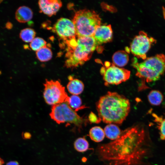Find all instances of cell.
Returning a JSON list of instances; mask_svg holds the SVG:
<instances>
[{"instance_id":"6da1fadb","label":"cell","mask_w":165,"mask_h":165,"mask_svg":"<svg viewBox=\"0 0 165 165\" xmlns=\"http://www.w3.org/2000/svg\"><path fill=\"white\" fill-rule=\"evenodd\" d=\"M146 138L144 127L134 125L122 131L114 141L99 145L96 154L106 165H137L146 152Z\"/></svg>"},{"instance_id":"7a4b0ae2","label":"cell","mask_w":165,"mask_h":165,"mask_svg":"<svg viewBox=\"0 0 165 165\" xmlns=\"http://www.w3.org/2000/svg\"><path fill=\"white\" fill-rule=\"evenodd\" d=\"M99 117L106 123L122 124L130 109L129 100L116 92L108 91L101 97L97 103Z\"/></svg>"},{"instance_id":"3957f363","label":"cell","mask_w":165,"mask_h":165,"mask_svg":"<svg viewBox=\"0 0 165 165\" xmlns=\"http://www.w3.org/2000/svg\"><path fill=\"white\" fill-rule=\"evenodd\" d=\"M98 46L93 37H77L76 46L66 48L65 66L73 69L82 65L90 58Z\"/></svg>"},{"instance_id":"277c9868","label":"cell","mask_w":165,"mask_h":165,"mask_svg":"<svg viewBox=\"0 0 165 165\" xmlns=\"http://www.w3.org/2000/svg\"><path fill=\"white\" fill-rule=\"evenodd\" d=\"M101 19L95 11L86 9L75 13L72 22L77 37H93L97 28L101 25Z\"/></svg>"},{"instance_id":"5b68a950","label":"cell","mask_w":165,"mask_h":165,"mask_svg":"<svg viewBox=\"0 0 165 165\" xmlns=\"http://www.w3.org/2000/svg\"><path fill=\"white\" fill-rule=\"evenodd\" d=\"M50 116L52 119L58 124L66 123L77 127L79 131L86 125L87 120L79 116L65 102L52 106Z\"/></svg>"},{"instance_id":"8992f818","label":"cell","mask_w":165,"mask_h":165,"mask_svg":"<svg viewBox=\"0 0 165 165\" xmlns=\"http://www.w3.org/2000/svg\"><path fill=\"white\" fill-rule=\"evenodd\" d=\"M44 86L43 96L47 104L53 106L68 101L69 97L65 87L58 81L46 79Z\"/></svg>"},{"instance_id":"52a82bcc","label":"cell","mask_w":165,"mask_h":165,"mask_svg":"<svg viewBox=\"0 0 165 165\" xmlns=\"http://www.w3.org/2000/svg\"><path fill=\"white\" fill-rule=\"evenodd\" d=\"M105 67H103L100 73L103 75L105 85L109 84L118 85L128 80L130 76V71L116 66L113 64H111L106 62Z\"/></svg>"},{"instance_id":"ba28073f","label":"cell","mask_w":165,"mask_h":165,"mask_svg":"<svg viewBox=\"0 0 165 165\" xmlns=\"http://www.w3.org/2000/svg\"><path fill=\"white\" fill-rule=\"evenodd\" d=\"M156 42V40L153 37H149L144 31H141L131 42L130 51L138 58L145 60L147 58V53L152 45Z\"/></svg>"},{"instance_id":"9c48e42d","label":"cell","mask_w":165,"mask_h":165,"mask_svg":"<svg viewBox=\"0 0 165 165\" xmlns=\"http://www.w3.org/2000/svg\"><path fill=\"white\" fill-rule=\"evenodd\" d=\"M52 29L61 41L77 37L72 21L66 18H61L58 19Z\"/></svg>"},{"instance_id":"30bf717a","label":"cell","mask_w":165,"mask_h":165,"mask_svg":"<svg viewBox=\"0 0 165 165\" xmlns=\"http://www.w3.org/2000/svg\"><path fill=\"white\" fill-rule=\"evenodd\" d=\"M141 63L148 68L160 75L165 72V56L162 53L147 57Z\"/></svg>"},{"instance_id":"8fae6325","label":"cell","mask_w":165,"mask_h":165,"mask_svg":"<svg viewBox=\"0 0 165 165\" xmlns=\"http://www.w3.org/2000/svg\"><path fill=\"white\" fill-rule=\"evenodd\" d=\"M132 65L137 70L136 75L139 78L145 79L147 82L157 81L160 78L161 75L146 68L141 62H138L136 57L133 58Z\"/></svg>"},{"instance_id":"7c38bea8","label":"cell","mask_w":165,"mask_h":165,"mask_svg":"<svg viewBox=\"0 0 165 165\" xmlns=\"http://www.w3.org/2000/svg\"><path fill=\"white\" fill-rule=\"evenodd\" d=\"M94 38L98 46L111 41L112 31L111 25H100L96 29Z\"/></svg>"},{"instance_id":"4fadbf2b","label":"cell","mask_w":165,"mask_h":165,"mask_svg":"<svg viewBox=\"0 0 165 165\" xmlns=\"http://www.w3.org/2000/svg\"><path fill=\"white\" fill-rule=\"evenodd\" d=\"M38 4L40 12L49 16L55 15L62 5L59 0H40Z\"/></svg>"},{"instance_id":"5bb4252c","label":"cell","mask_w":165,"mask_h":165,"mask_svg":"<svg viewBox=\"0 0 165 165\" xmlns=\"http://www.w3.org/2000/svg\"><path fill=\"white\" fill-rule=\"evenodd\" d=\"M69 81L67 85L69 92L73 95H78L82 93L84 85L82 81L77 79H73L72 76L68 77Z\"/></svg>"},{"instance_id":"9a60e30c","label":"cell","mask_w":165,"mask_h":165,"mask_svg":"<svg viewBox=\"0 0 165 165\" xmlns=\"http://www.w3.org/2000/svg\"><path fill=\"white\" fill-rule=\"evenodd\" d=\"M33 13L28 7L23 6L19 7L15 13V18L19 22L24 23L31 20L33 17Z\"/></svg>"},{"instance_id":"2e32d148","label":"cell","mask_w":165,"mask_h":165,"mask_svg":"<svg viewBox=\"0 0 165 165\" xmlns=\"http://www.w3.org/2000/svg\"><path fill=\"white\" fill-rule=\"evenodd\" d=\"M129 56L126 52L120 50L116 52L113 55L112 60L113 64L119 67L126 65L129 61Z\"/></svg>"},{"instance_id":"e0dca14e","label":"cell","mask_w":165,"mask_h":165,"mask_svg":"<svg viewBox=\"0 0 165 165\" xmlns=\"http://www.w3.org/2000/svg\"><path fill=\"white\" fill-rule=\"evenodd\" d=\"M104 131L106 137L112 140L117 139L122 132L118 126L113 123L107 125L104 128Z\"/></svg>"},{"instance_id":"ac0fdd59","label":"cell","mask_w":165,"mask_h":165,"mask_svg":"<svg viewBox=\"0 0 165 165\" xmlns=\"http://www.w3.org/2000/svg\"><path fill=\"white\" fill-rule=\"evenodd\" d=\"M89 135L92 141L97 142L102 141L105 136L104 130L99 126L91 128L89 131Z\"/></svg>"},{"instance_id":"d6986e66","label":"cell","mask_w":165,"mask_h":165,"mask_svg":"<svg viewBox=\"0 0 165 165\" xmlns=\"http://www.w3.org/2000/svg\"><path fill=\"white\" fill-rule=\"evenodd\" d=\"M36 54L38 59L41 62L48 61L52 57V51L47 45L36 51Z\"/></svg>"},{"instance_id":"ffe728a7","label":"cell","mask_w":165,"mask_h":165,"mask_svg":"<svg viewBox=\"0 0 165 165\" xmlns=\"http://www.w3.org/2000/svg\"><path fill=\"white\" fill-rule=\"evenodd\" d=\"M148 100L149 103L153 105H160L162 102L163 97L162 94L157 90H152L148 95Z\"/></svg>"},{"instance_id":"44dd1931","label":"cell","mask_w":165,"mask_h":165,"mask_svg":"<svg viewBox=\"0 0 165 165\" xmlns=\"http://www.w3.org/2000/svg\"><path fill=\"white\" fill-rule=\"evenodd\" d=\"M89 143L85 137H79L74 141V147L75 150L79 152H84L89 149Z\"/></svg>"},{"instance_id":"7402d4cb","label":"cell","mask_w":165,"mask_h":165,"mask_svg":"<svg viewBox=\"0 0 165 165\" xmlns=\"http://www.w3.org/2000/svg\"><path fill=\"white\" fill-rule=\"evenodd\" d=\"M36 32L31 28H27L22 30L20 34V38L26 42H31L35 38Z\"/></svg>"},{"instance_id":"603a6c76","label":"cell","mask_w":165,"mask_h":165,"mask_svg":"<svg viewBox=\"0 0 165 165\" xmlns=\"http://www.w3.org/2000/svg\"><path fill=\"white\" fill-rule=\"evenodd\" d=\"M70 106L75 112L83 109L85 106H82V101L80 97L77 95H72L67 101Z\"/></svg>"},{"instance_id":"cb8c5ba5","label":"cell","mask_w":165,"mask_h":165,"mask_svg":"<svg viewBox=\"0 0 165 165\" xmlns=\"http://www.w3.org/2000/svg\"><path fill=\"white\" fill-rule=\"evenodd\" d=\"M46 42L42 38L37 37L35 38L30 43L31 49L35 51H37L42 48L46 46Z\"/></svg>"},{"instance_id":"d4e9b609","label":"cell","mask_w":165,"mask_h":165,"mask_svg":"<svg viewBox=\"0 0 165 165\" xmlns=\"http://www.w3.org/2000/svg\"><path fill=\"white\" fill-rule=\"evenodd\" d=\"M155 122L158 125V129L160 131V138L165 139V119L159 117L156 115H154Z\"/></svg>"},{"instance_id":"484cf974","label":"cell","mask_w":165,"mask_h":165,"mask_svg":"<svg viewBox=\"0 0 165 165\" xmlns=\"http://www.w3.org/2000/svg\"><path fill=\"white\" fill-rule=\"evenodd\" d=\"M89 120L90 122L96 123H100L101 120L100 117L97 118L93 112L91 113L89 115Z\"/></svg>"},{"instance_id":"4316f807","label":"cell","mask_w":165,"mask_h":165,"mask_svg":"<svg viewBox=\"0 0 165 165\" xmlns=\"http://www.w3.org/2000/svg\"><path fill=\"white\" fill-rule=\"evenodd\" d=\"M22 137L24 139H29L31 137V134L28 132H25L23 133Z\"/></svg>"},{"instance_id":"83f0119b","label":"cell","mask_w":165,"mask_h":165,"mask_svg":"<svg viewBox=\"0 0 165 165\" xmlns=\"http://www.w3.org/2000/svg\"><path fill=\"white\" fill-rule=\"evenodd\" d=\"M6 165H19V164L17 161H12L8 162Z\"/></svg>"},{"instance_id":"f1b7e54d","label":"cell","mask_w":165,"mask_h":165,"mask_svg":"<svg viewBox=\"0 0 165 165\" xmlns=\"http://www.w3.org/2000/svg\"><path fill=\"white\" fill-rule=\"evenodd\" d=\"M6 27L7 29H10L12 28L13 25L11 22H8L6 23Z\"/></svg>"},{"instance_id":"f546056e","label":"cell","mask_w":165,"mask_h":165,"mask_svg":"<svg viewBox=\"0 0 165 165\" xmlns=\"http://www.w3.org/2000/svg\"><path fill=\"white\" fill-rule=\"evenodd\" d=\"M4 163V160L0 157V165H3Z\"/></svg>"},{"instance_id":"4dcf8cb0","label":"cell","mask_w":165,"mask_h":165,"mask_svg":"<svg viewBox=\"0 0 165 165\" xmlns=\"http://www.w3.org/2000/svg\"><path fill=\"white\" fill-rule=\"evenodd\" d=\"M2 2L1 1H0V2Z\"/></svg>"}]
</instances>
